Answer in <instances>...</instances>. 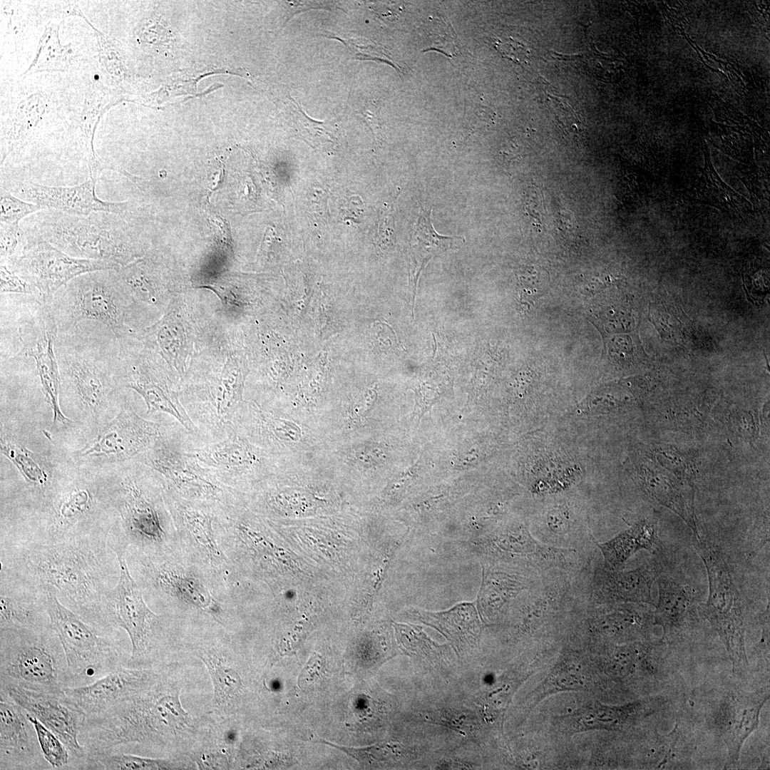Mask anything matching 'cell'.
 Instances as JSON below:
<instances>
[{
  "label": "cell",
  "instance_id": "6da1fadb",
  "mask_svg": "<svg viewBox=\"0 0 770 770\" xmlns=\"http://www.w3.org/2000/svg\"><path fill=\"white\" fill-rule=\"evenodd\" d=\"M1 570L54 592L58 600L98 631L103 607L117 585L120 563L108 535L83 536L52 544L0 545Z\"/></svg>",
  "mask_w": 770,
  "mask_h": 770
},
{
  "label": "cell",
  "instance_id": "7a4b0ae2",
  "mask_svg": "<svg viewBox=\"0 0 770 770\" xmlns=\"http://www.w3.org/2000/svg\"><path fill=\"white\" fill-rule=\"evenodd\" d=\"M104 470L56 465L40 502L0 531V545L52 544L109 535L118 521Z\"/></svg>",
  "mask_w": 770,
  "mask_h": 770
},
{
  "label": "cell",
  "instance_id": "3957f363",
  "mask_svg": "<svg viewBox=\"0 0 770 770\" xmlns=\"http://www.w3.org/2000/svg\"><path fill=\"white\" fill-rule=\"evenodd\" d=\"M64 415L91 438L106 419L120 389L115 376L119 344L103 325L91 322L58 333L55 344Z\"/></svg>",
  "mask_w": 770,
  "mask_h": 770
},
{
  "label": "cell",
  "instance_id": "277c9868",
  "mask_svg": "<svg viewBox=\"0 0 770 770\" xmlns=\"http://www.w3.org/2000/svg\"><path fill=\"white\" fill-rule=\"evenodd\" d=\"M179 694V689L160 677L150 688L86 717L78 737L86 756L165 746L174 735L192 727Z\"/></svg>",
  "mask_w": 770,
  "mask_h": 770
},
{
  "label": "cell",
  "instance_id": "5b68a950",
  "mask_svg": "<svg viewBox=\"0 0 770 770\" xmlns=\"http://www.w3.org/2000/svg\"><path fill=\"white\" fill-rule=\"evenodd\" d=\"M118 521L108 535L113 550L130 546L145 553L161 547L168 524L166 483L160 474L136 461L106 469Z\"/></svg>",
  "mask_w": 770,
  "mask_h": 770
},
{
  "label": "cell",
  "instance_id": "8992f818",
  "mask_svg": "<svg viewBox=\"0 0 770 770\" xmlns=\"http://www.w3.org/2000/svg\"><path fill=\"white\" fill-rule=\"evenodd\" d=\"M32 226L24 230L29 243L46 241L78 258L101 260L123 267L143 257L125 229L120 215L95 212L88 216L53 210L36 212Z\"/></svg>",
  "mask_w": 770,
  "mask_h": 770
},
{
  "label": "cell",
  "instance_id": "52a82bcc",
  "mask_svg": "<svg viewBox=\"0 0 770 770\" xmlns=\"http://www.w3.org/2000/svg\"><path fill=\"white\" fill-rule=\"evenodd\" d=\"M1 310V329L9 330V359L31 358L46 402L53 412L54 427L73 423L60 406L61 377L55 351L58 328L49 303L34 297L21 296L10 299ZM4 357V358H6ZM3 359V358H1Z\"/></svg>",
  "mask_w": 770,
  "mask_h": 770
},
{
  "label": "cell",
  "instance_id": "ba28073f",
  "mask_svg": "<svg viewBox=\"0 0 770 770\" xmlns=\"http://www.w3.org/2000/svg\"><path fill=\"white\" fill-rule=\"evenodd\" d=\"M118 269L79 275L53 295L48 303L58 333L92 322L103 325L118 341L133 337L136 300L123 284Z\"/></svg>",
  "mask_w": 770,
  "mask_h": 770
},
{
  "label": "cell",
  "instance_id": "9c48e42d",
  "mask_svg": "<svg viewBox=\"0 0 770 770\" xmlns=\"http://www.w3.org/2000/svg\"><path fill=\"white\" fill-rule=\"evenodd\" d=\"M61 693L68 687L66 655L53 627L0 630V689Z\"/></svg>",
  "mask_w": 770,
  "mask_h": 770
},
{
  "label": "cell",
  "instance_id": "30bf717a",
  "mask_svg": "<svg viewBox=\"0 0 770 770\" xmlns=\"http://www.w3.org/2000/svg\"><path fill=\"white\" fill-rule=\"evenodd\" d=\"M707 570L709 593L700 614L724 644L734 672L749 664L746 647V610L733 567L722 548L706 536L694 538Z\"/></svg>",
  "mask_w": 770,
  "mask_h": 770
},
{
  "label": "cell",
  "instance_id": "8fae6325",
  "mask_svg": "<svg viewBox=\"0 0 770 770\" xmlns=\"http://www.w3.org/2000/svg\"><path fill=\"white\" fill-rule=\"evenodd\" d=\"M46 605L52 627L67 662L68 687L90 684L128 661L119 634L103 633L65 607L46 590Z\"/></svg>",
  "mask_w": 770,
  "mask_h": 770
},
{
  "label": "cell",
  "instance_id": "7c38bea8",
  "mask_svg": "<svg viewBox=\"0 0 770 770\" xmlns=\"http://www.w3.org/2000/svg\"><path fill=\"white\" fill-rule=\"evenodd\" d=\"M134 339L118 342L115 376L119 388L136 391L146 404L148 415L158 412L168 414L192 436L200 438L201 433L184 409L170 372L158 360L152 348L141 339V346Z\"/></svg>",
  "mask_w": 770,
  "mask_h": 770
},
{
  "label": "cell",
  "instance_id": "4fadbf2b",
  "mask_svg": "<svg viewBox=\"0 0 770 770\" xmlns=\"http://www.w3.org/2000/svg\"><path fill=\"white\" fill-rule=\"evenodd\" d=\"M120 563L117 585L108 593L103 617L108 631L124 630L131 643L126 666L145 668L157 654L161 632L160 616L146 604L142 591L128 569L124 551L115 550Z\"/></svg>",
  "mask_w": 770,
  "mask_h": 770
},
{
  "label": "cell",
  "instance_id": "5bb4252c",
  "mask_svg": "<svg viewBox=\"0 0 770 770\" xmlns=\"http://www.w3.org/2000/svg\"><path fill=\"white\" fill-rule=\"evenodd\" d=\"M168 426L140 416L128 406L105 423L67 461L78 466L106 470L130 461L149 449Z\"/></svg>",
  "mask_w": 770,
  "mask_h": 770
},
{
  "label": "cell",
  "instance_id": "9a60e30c",
  "mask_svg": "<svg viewBox=\"0 0 770 770\" xmlns=\"http://www.w3.org/2000/svg\"><path fill=\"white\" fill-rule=\"evenodd\" d=\"M187 446L168 426L165 433L138 461L160 474L171 491L183 498L218 506L235 498L233 489L218 482L186 451Z\"/></svg>",
  "mask_w": 770,
  "mask_h": 770
},
{
  "label": "cell",
  "instance_id": "2e32d148",
  "mask_svg": "<svg viewBox=\"0 0 770 770\" xmlns=\"http://www.w3.org/2000/svg\"><path fill=\"white\" fill-rule=\"evenodd\" d=\"M7 267L34 286L43 302L48 303L61 287L76 277L120 267L71 256L42 240L29 244L22 256Z\"/></svg>",
  "mask_w": 770,
  "mask_h": 770
},
{
  "label": "cell",
  "instance_id": "e0dca14e",
  "mask_svg": "<svg viewBox=\"0 0 770 770\" xmlns=\"http://www.w3.org/2000/svg\"><path fill=\"white\" fill-rule=\"evenodd\" d=\"M6 695L38 719L67 747L71 761L68 769H78L86 758L79 734L86 716L71 703L63 692L53 693L21 687L0 689Z\"/></svg>",
  "mask_w": 770,
  "mask_h": 770
},
{
  "label": "cell",
  "instance_id": "ac0fdd59",
  "mask_svg": "<svg viewBox=\"0 0 770 770\" xmlns=\"http://www.w3.org/2000/svg\"><path fill=\"white\" fill-rule=\"evenodd\" d=\"M186 451L218 482L231 489L265 471L262 456L235 429L220 440L199 447L187 446Z\"/></svg>",
  "mask_w": 770,
  "mask_h": 770
},
{
  "label": "cell",
  "instance_id": "d6986e66",
  "mask_svg": "<svg viewBox=\"0 0 770 770\" xmlns=\"http://www.w3.org/2000/svg\"><path fill=\"white\" fill-rule=\"evenodd\" d=\"M160 677V673L154 668L120 666L90 684L66 687L63 692L71 703L88 717L150 688Z\"/></svg>",
  "mask_w": 770,
  "mask_h": 770
},
{
  "label": "cell",
  "instance_id": "ffe728a7",
  "mask_svg": "<svg viewBox=\"0 0 770 770\" xmlns=\"http://www.w3.org/2000/svg\"><path fill=\"white\" fill-rule=\"evenodd\" d=\"M0 769H52L27 712L0 694Z\"/></svg>",
  "mask_w": 770,
  "mask_h": 770
},
{
  "label": "cell",
  "instance_id": "44dd1931",
  "mask_svg": "<svg viewBox=\"0 0 770 770\" xmlns=\"http://www.w3.org/2000/svg\"><path fill=\"white\" fill-rule=\"evenodd\" d=\"M97 181V178H90L81 184L64 187L47 186L25 180L14 185L10 192L44 210L78 216H88L95 212L122 215L127 210L128 202H110L99 198L96 191Z\"/></svg>",
  "mask_w": 770,
  "mask_h": 770
},
{
  "label": "cell",
  "instance_id": "7402d4cb",
  "mask_svg": "<svg viewBox=\"0 0 770 770\" xmlns=\"http://www.w3.org/2000/svg\"><path fill=\"white\" fill-rule=\"evenodd\" d=\"M657 573L655 560L623 570L611 569L595 559L587 580V600L596 604L635 602L654 607L652 589Z\"/></svg>",
  "mask_w": 770,
  "mask_h": 770
},
{
  "label": "cell",
  "instance_id": "603a6c76",
  "mask_svg": "<svg viewBox=\"0 0 770 770\" xmlns=\"http://www.w3.org/2000/svg\"><path fill=\"white\" fill-rule=\"evenodd\" d=\"M769 698L766 692H729L714 712V727L728 751V764L737 765L741 748L758 728L761 709Z\"/></svg>",
  "mask_w": 770,
  "mask_h": 770
},
{
  "label": "cell",
  "instance_id": "cb8c5ba5",
  "mask_svg": "<svg viewBox=\"0 0 770 770\" xmlns=\"http://www.w3.org/2000/svg\"><path fill=\"white\" fill-rule=\"evenodd\" d=\"M46 590L1 570L0 630H32L52 627Z\"/></svg>",
  "mask_w": 770,
  "mask_h": 770
},
{
  "label": "cell",
  "instance_id": "d4e9b609",
  "mask_svg": "<svg viewBox=\"0 0 770 770\" xmlns=\"http://www.w3.org/2000/svg\"><path fill=\"white\" fill-rule=\"evenodd\" d=\"M658 601L654 606V624L670 639L692 631L698 625L700 606L694 588L679 575L661 572L657 563L655 579Z\"/></svg>",
  "mask_w": 770,
  "mask_h": 770
},
{
  "label": "cell",
  "instance_id": "484cf974",
  "mask_svg": "<svg viewBox=\"0 0 770 770\" xmlns=\"http://www.w3.org/2000/svg\"><path fill=\"white\" fill-rule=\"evenodd\" d=\"M588 630L597 637L613 642H632L647 637L654 624L653 611L647 604L584 602Z\"/></svg>",
  "mask_w": 770,
  "mask_h": 770
},
{
  "label": "cell",
  "instance_id": "4316f807",
  "mask_svg": "<svg viewBox=\"0 0 770 770\" xmlns=\"http://www.w3.org/2000/svg\"><path fill=\"white\" fill-rule=\"evenodd\" d=\"M533 537L548 546L596 553L597 542L574 506L565 499L548 504L537 520Z\"/></svg>",
  "mask_w": 770,
  "mask_h": 770
},
{
  "label": "cell",
  "instance_id": "83f0119b",
  "mask_svg": "<svg viewBox=\"0 0 770 770\" xmlns=\"http://www.w3.org/2000/svg\"><path fill=\"white\" fill-rule=\"evenodd\" d=\"M641 487L652 500L669 508L689 527L694 538L700 535L694 510V491L689 480L679 478L651 461L640 466Z\"/></svg>",
  "mask_w": 770,
  "mask_h": 770
},
{
  "label": "cell",
  "instance_id": "f1b7e54d",
  "mask_svg": "<svg viewBox=\"0 0 770 770\" xmlns=\"http://www.w3.org/2000/svg\"><path fill=\"white\" fill-rule=\"evenodd\" d=\"M168 307L160 320L144 329L140 339L158 351L171 370H175L183 379L188 371L192 342L179 309L173 304Z\"/></svg>",
  "mask_w": 770,
  "mask_h": 770
},
{
  "label": "cell",
  "instance_id": "f546056e",
  "mask_svg": "<svg viewBox=\"0 0 770 770\" xmlns=\"http://www.w3.org/2000/svg\"><path fill=\"white\" fill-rule=\"evenodd\" d=\"M603 563L611 569H623L627 560L635 553L645 550L657 555L662 550L658 527L652 519H642L628 529L604 542H597Z\"/></svg>",
  "mask_w": 770,
  "mask_h": 770
},
{
  "label": "cell",
  "instance_id": "4dcf8cb0",
  "mask_svg": "<svg viewBox=\"0 0 770 770\" xmlns=\"http://www.w3.org/2000/svg\"><path fill=\"white\" fill-rule=\"evenodd\" d=\"M464 242L461 236H444L438 234L432 224L431 210H423L414 227L410 240V279L414 294L419 277L427 262L436 255Z\"/></svg>",
  "mask_w": 770,
  "mask_h": 770
},
{
  "label": "cell",
  "instance_id": "1f68e13d",
  "mask_svg": "<svg viewBox=\"0 0 770 770\" xmlns=\"http://www.w3.org/2000/svg\"><path fill=\"white\" fill-rule=\"evenodd\" d=\"M416 617L443 633L458 650L473 648L479 642L481 625L471 604H462L443 612L416 610Z\"/></svg>",
  "mask_w": 770,
  "mask_h": 770
},
{
  "label": "cell",
  "instance_id": "d6a6232c",
  "mask_svg": "<svg viewBox=\"0 0 770 770\" xmlns=\"http://www.w3.org/2000/svg\"><path fill=\"white\" fill-rule=\"evenodd\" d=\"M44 99L34 95L19 103L1 130V168L7 156L22 149L34 138L44 110Z\"/></svg>",
  "mask_w": 770,
  "mask_h": 770
},
{
  "label": "cell",
  "instance_id": "836d02e7",
  "mask_svg": "<svg viewBox=\"0 0 770 770\" xmlns=\"http://www.w3.org/2000/svg\"><path fill=\"white\" fill-rule=\"evenodd\" d=\"M131 296L138 302L160 305L166 297L165 287L149 258L143 256L118 269Z\"/></svg>",
  "mask_w": 770,
  "mask_h": 770
},
{
  "label": "cell",
  "instance_id": "e575fe53",
  "mask_svg": "<svg viewBox=\"0 0 770 770\" xmlns=\"http://www.w3.org/2000/svg\"><path fill=\"white\" fill-rule=\"evenodd\" d=\"M174 769L172 761L130 753L101 754L86 757L79 769L155 770Z\"/></svg>",
  "mask_w": 770,
  "mask_h": 770
},
{
  "label": "cell",
  "instance_id": "d590c367",
  "mask_svg": "<svg viewBox=\"0 0 770 770\" xmlns=\"http://www.w3.org/2000/svg\"><path fill=\"white\" fill-rule=\"evenodd\" d=\"M199 657L205 664L212 678L214 705H225L237 695L242 687L240 674L217 655L202 650Z\"/></svg>",
  "mask_w": 770,
  "mask_h": 770
},
{
  "label": "cell",
  "instance_id": "8d00e7d4",
  "mask_svg": "<svg viewBox=\"0 0 770 770\" xmlns=\"http://www.w3.org/2000/svg\"><path fill=\"white\" fill-rule=\"evenodd\" d=\"M289 113L298 135L312 146L337 140L336 125L331 122H319L309 118L299 105L290 98Z\"/></svg>",
  "mask_w": 770,
  "mask_h": 770
},
{
  "label": "cell",
  "instance_id": "74e56055",
  "mask_svg": "<svg viewBox=\"0 0 770 770\" xmlns=\"http://www.w3.org/2000/svg\"><path fill=\"white\" fill-rule=\"evenodd\" d=\"M28 717L36 730L43 757L51 769H68L71 756L65 744L36 717L29 713Z\"/></svg>",
  "mask_w": 770,
  "mask_h": 770
},
{
  "label": "cell",
  "instance_id": "f35d334b",
  "mask_svg": "<svg viewBox=\"0 0 770 770\" xmlns=\"http://www.w3.org/2000/svg\"><path fill=\"white\" fill-rule=\"evenodd\" d=\"M41 41L38 53L27 73L40 71L64 70L67 66V53L65 47L61 46L58 38V28L53 29L52 43H48L45 34Z\"/></svg>",
  "mask_w": 770,
  "mask_h": 770
},
{
  "label": "cell",
  "instance_id": "ab89813d",
  "mask_svg": "<svg viewBox=\"0 0 770 770\" xmlns=\"http://www.w3.org/2000/svg\"><path fill=\"white\" fill-rule=\"evenodd\" d=\"M1 265L9 267L18 260L29 245L26 231L19 225L1 222Z\"/></svg>",
  "mask_w": 770,
  "mask_h": 770
},
{
  "label": "cell",
  "instance_id": "60d3db41",
  "mask_svg": "<svg viewBox=\"0 0 770 770\" xmlns=\"http://www.w3.org/2000/svg\"><path fill=\"white\" fill-rule=\"evenodd\" d=\"M318 741L341 749L366 766L378 765L394 760L399 755L400 749L397 744L394 743L379 744L365 748H350L336 745L321 739Z\"/></svg>",
  "mask_w": 770,
  "mask_h": 770
},
{
  "label": "cell",
  "instance_id": "b9f144b4",
  "mask_svg": "<svg viewBox=\"0 0 770 770\" xmlns=\"http://www.w3.org/2000/svg\"><path fill=\"white\" fill-rule=\"evenodd\" d=\"M0 191L1 222L19 225L27 216L44 210L35 203L16 197L3 186Z\"/></svg>",
  "mask_w": 770,
  "mask_h": 770
},
{
  "label": "cell",
  "instance_id": "7bdbcfd3",
  "mask_svg": "<svg viewBox=\"0 0 770 770\" xmlns=\"http://www.w3.org/2000/svg\"><path fill=\"white\" fill-rule=\"evenodd\" d=\"M519 281L521 302L533 305L546 289L548 284V274L540 267H530L520 274Z\"/></svg>",
  "mask_w": 770,
  "mask_h": 770
},
{
  "label": "cell",
  "instance_id": "ee69618b",
  "mask_svg": "<svg viewBox=\"0 0 770 770\" xmlns=\"http://www.w3.org/2000/svg\"><path fill=\"white\" fill-rule=\"evenodd\" d=\"M93 28L95 30L98 42L100 60L103 66L111 78L115 81L120 80L123 76L124 71L117 51L101 31L94 27Z\"/></svg>",
  "mask_w": 770,
  "mask_h": 770
},
{
  "label": "cell",
  "instance_id": "f6af8a7d",
  "mask_svg": "<svg viewBox=\"0 0 770 770\" xmlns=\"http://www.w3.org/2000/svg\"><path fill=\"white\" fill-rule=\"evenodd\" d=\"M1 294H14L39 297L38 289L5 265H1Z\"/></svg>",
  "mask_w": 770,
  "mask_h": 770
},
{
  "label": "cell",
  "instance_id": "bcb514c9",
  "mask_svg": "<svg viewBox=\"0 0 770 770\" xmlns=\"http://www.w3.org/2000/svg\"><path fill=\"white\" fill-rule=\"evenodd\" d=\"M339 40L346 45L352 58L388 62L386 61L388 58L382 57L383 56L389 58L386 53L383 52L381 48H376V45L370 43L366 39L349 38Z\"/></svg>",
  "mask_w": 770,
  "mask_h": 770
},
{
  "label": "cell",
  "instance_id": "7dc6e473",
  "mask_svg": "<svg viewBox=\"0 0 770 770\" xmlns=\"http://www.w3.org/2000/svg\"><path fill=\"white\" fill-rule=\"evenodd\" d=\"M210 222L217 230V235L224 244L232 246V238L229 225L227 220L219 216L210 217Z\"/></svg>",
  "mask_w": 770,
  "mask_h": 770
}]
</instances>
